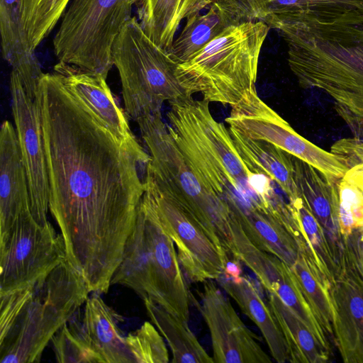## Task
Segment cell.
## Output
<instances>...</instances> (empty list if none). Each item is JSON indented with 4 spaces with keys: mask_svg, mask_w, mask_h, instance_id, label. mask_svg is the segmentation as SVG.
Masks as SVG:
<instances>
[{
    "mask_svg": "<svg viewBox=\"0 0 363 363\" xmlns=\"http://www.w3.org/2000/svg\"><path fill=\"white\" fill-rule=\"evenodd\" d=\"M1 50L5 60L13 67L30 55L21 18V0H0Z\"/></svg>",
    "mask_w": 363,
    "mask_h": 363,
    "instance_id": "obj_29",
    "label": "cell"
},
{
    "mask_svg": "<svg viewBox=\"0 0 363 363\" xmlns=\"http://www.w3.org/2000/svg\"><path fill=\"white\" fill-rule=\"evenodd\" d=\"M147 313L171 349L172 363H212L213 359L179 319L149 298L143 299Z\"/></svg>",
    "mask_w": 363,
    "mask_h": 363,
    "instance_id": "obj_25",
    "label": "cell"
},
{
    "mask_svg": "<svg viewBox=\"0 0 363 363\" xmlns=\"http://www.w3.org/2000/svg\"><path fill=\"white\" fill-rule=\"evenodd\" d=\"M201 313L211 338L216 363H269L258 337L243 323L229 300L211 281L204 282Z\"/></svg>",
    "mask_w": 363,
    "mask_h": 363,
    "instance_id": "obj_13",
    "label": "cell"
},
{
    "mask_svg": "<svg viewBox=\"0 0 363 363\" xmlns=\"http://www.w3.org/2000/svg\"><path fill=\"white\" fill-rule=\"evenodd\" d=\"M233 24L238 23L213 1L206 13L199 12L186 18L185 26L168 53L177 65L186 62Z\"/></svg>",
    "mask_w": 363,
    "mask_h": 363,
    "instance_id": "obj_24",
    "label": "cell"
},
{
    "mask_svg": "<svg viewBox=\"0 0 363 363\" xmlns=\"http://www.w3.org/2000/svg\"><path fill=\"white\" fill-rule=\"evenodd\" d=\"M51 340L58 362H102L101 357L89 348L83 339L77 322L69 326L65 323Z\"/></svg>",
    "mask_w": 363,
    "mask_h": 363,
    "instance_id": "obj_30",
    "label": "cell"
},
{
    "mask_svg": "<svg viewBox=\"0 0 363 363\" xmlns=\"http://www.w3.org/2000/svg\"><path fill=\"white\" fill-rule=\"evenodd\" d=\"M343 178L363 191V162L349 167Z\"/></svg>",
    "mask_w": 363,
    "mask_h": 363,
    "instance_id": "obj_35",
    "label": "cell"
},
{
    "mask_svg": "<svg viewBox=\"0 0 363 363\" xmlns=\"http://www.w3.org/2000/svg\"><path fill=\"white\" fill-rule=\"evenodd\" d=\"M112 284L130 288L188 323L189 292L174 243L145 193Z\"/></svg>",
    "mask_w": 363,
    "mask_h": 363,
    "instance_id": "obj_3",
    "label": "cell"
},
{
    "mask_svg": "<svg viewBox=\"0 0 363 363\" xmlns=\"http://www.w3.org/2000/svg\"><path fill=\"white\" fill-rule=\"evenodd\" d=\"M338 216L343 238L363 230V191L343 177L337 181Z\"/></svg>",
    "mask_w": 363,
    "mask_h": 363,
    "instance_id": "obj_32",
    "label": "cell"
},
{
    "mask_svg": "<svg viewBox=\"0 0 363 363\" xmlns=\"http://www.w3.org/2000/svg\"><path fill=\"white\" fill-rule=\"evenodd\" d=\"M223 275L228 279H236L240 278L242 276L240 261L234 258H232V260H228Z\"/></svg>",
    "mask_w": 363,
    "mask_h": 363,
    "instance_id": "obj_36",
    "label": "cell"
},
{
    "mask_svg": "<svg viewBox=\"0 0 363 363\" xmlns=\"http://www.w3.org/2000/svg\"><path fill=\"white\" fill-rule=\"evenodd\" d=\"M225 122L245 136L271 143L323 173L333 180L342 179L348 167L339 156L302 137L255 91L231 106Z\"/></svg>",
    "mask_w": 363,
    "mask_h": 363,
    "instance_id": "obj_10",
    "label": "cell"
},
{
    "mask_svg": "<svg viewBox=\"0 0 363 363\" xmlns=\"http://www.w3.org/2000/svg\"><path fill=\"white\" fill-rule=\"evenodd\" d=\"M230 213L255 246L289 267L295 264L300 253L298 242L277 214L255 206H233Z\"/></svg>",
    "mask_w": 363,
    "mask_h": 363,
    "instance_id": "obj_19",
    "label": "cell"
},
{
    "mask_svg": "<svg viewBox=\"0 0 363 363\" xmlns=\"http://www.w3.org/2000/svg\"><path fill=\"white\" fill-rule=\"evenodd\" d=\"M55 72L65 86L84 103L120 140H136L126 115L112 94L106 78L65 64L57 63Z\"/></svg>",
    "mask_w": 363,
    "mask_h": 363,
    "instance_id": "obj_17",
    "label": "cell"
},
{
    "mask_svg": "<svg viewBox=\"0 0 363 363\" xmlns=\"http://www.w3.org/2000/svg\"><path fill=\"white\" fill-rule=\"evenodd\" d=\"M269 30L263 21L233 24L191 59L177 65L176 77L191 96L233 106L255 89L260 51Z\"/></svg>",
    "mask_w": 363,
    "mask_h": 363,
    "instance_id": "obj_4",
    "label": "cell"
},
{
    "mask_svg": "<svg viewBox=\"0 0 363 363\" xmlns=\"http://www.w3.org/2000/svg\"><path fill=\"white\" fill-rule=\"evenodd\" d=\"M333 333L342 359L363 363V284L346 267L332 286Z\"/></svg>",
    "mask_w": 363,
    "mask_h": 363,
    "instance_id": "obj_15",
    "label": "cell"
},
{
    "mask_svg": "<svg viewBox=\"0 0 363 363\" xmlns=\"http://www.w3.org/2000/svg\"><path fill=\"white\" fill-rule=\"evenodd\" d=\"M0 237L30 211L28 184L16 128L2 123L0 132Z\"/></svg>",
    "mask_w": 363,
    "mask_h": 363,
    "instance_id": "obj_16",
    "label": "cell"
},
{
    "mask_svg": "<svg viewBox=\"0 0 363 363\" xmlns=\"http://www.w3.org/2000/svg\"><path fill=\"white\" fill-rule=\"evenodd\" d=\"M139 0H72L53 38L59 63L107 78L116 38Z\"/></svg>",
    "mask_w": 363,
    "mask_h": 363,
    "instance_id": "obj_8",
    "label": "cell"
},
{
    "mask_svg": "<svg viewBox=\"0 0 363 363\" xmlns=\"http://www.w3.org/2000/svg\"><path fill=\"white\" fill-rule=\"evenodd\" d=\"M345 268H351L363 284V230L353 232L345 239Z\"/></svg>",
    "mask_w": 363,
    "mask_h": 363,
    "instance_id": "obj_33",
    "label": "cell"
},
{
    "mask_svg": "<svg viewBox=\"0 0 363 363\" xmlns=\"http://www.w3.org/2000/svg\"><path fill=\"white\" fill-rule=\"evenodd\" d=\"M294 179L303 201L323 227L341 274L345 241L339 223L337 181L327 178L307 162L292 156Z\"/></svg>",
    "mask_w": 363,
    "mask_h": 363,
    "instance_id": "obj_14",
    "label": "cell"
},
{
    "mask_svg": "<svg viewBox=\"0 0 363 363\" xmlns=\"http://www.w3.org/2000/svg\"><path fill=\"white\" fill-rule=\"evenodd\" d=\"M65 259L61 233L26 213L0 237V294L37 281Z\"/></svg>",
    "mask_w": 363,
    "mask_h": 363,
    "instance_id": "obj_9",
    "label": "cell"
},
{
    "mask_svg": "<svg viewBox=\"0 0 363 363\" xmlns=\"http://www.w3.org/2000/svg\"><path fill=\"white\" fill-rule=\"evenodd\" d=\"M289 202L295 210L302 235L317 266L333 285L341 272L323 227L301 197Z\"/></svg>",
    "mask_w": 363,
    "mask_h": 363,
    "instance_id": "obj_27",
    "label": "cell"
},
{
    "mask_svg": "<svg viewBox=\"0 0 363 363\" xmlns=\"http://www.w3.org/2000/svg\"><path fill=\"white\" fill-rule=\"evenodd\" d=\"M118 315L97 295L87 298L82 321L77 322L83 339L106 363H131L135 360L117 325Z\"/></svg>",
    "mask_w": 363,
    "mask_h": 363,
    "instance_id": "obj_18",
    "label": "cell"
},
{
    "mask_svg": "<svg viewBox=\"0 0 363 363\" xmlns=\"http://www.w3.org/2000/svg\"><path fill=\"white\" fill-rule=\"evenodd\" d=\"M89 293L85 280L67 259L33 282L31 295L0 338V362H38L48 343Z\"/></svg>",
    "mask_w": 363,
    "mask_h": 363,
    "instance_id": "obj_5",
    "label": "cell"
},
{
    "mask_svg": "<svg viewBox=\"0 0 363 363\" xmlns=\"http://www.w3.org/2000/svg\"><path fill=\"white\" fill-rule=\"evenodd\" d=\"M213 0H139L138 20L145 34L167 52L184 18L211 6Z\"/></svg>",
    "mask_w": 363,
    "mask_h": 363,
    "instance_id": "obj_22",
    "label": "cell"
},
{
    "mask_svg": "<svg viewBox=\"0 0 363 363\" xmlns=\"http://www.w3.org/2000/svg\"><path fill=\"white\" fill-rule=\"evenodd\" d=\"M268 294V305L284 336L293 363H324L330 351L306 324L275 294Z\"/></svg>",
    "mask_w": 363,
    "mask_h": 363,
    "instance_id": "obj_23",
    "label": "cell"
},
{
    "mask_svg": "<svg viewBox=\"0 0 363 363\" xmlns=\"http://www.w3.org/2000/svg\"><path fill=\"white\" fill-rule=\"evenodd\" d=\"M218 279L222 288L259 328L274 359L278 363L290 362L284 336L269 305L265 304L251 281L242 276L232 279L222 275Z\"/></svg>",
    "mask_w": 363,
    "mask_h": 363,
    "instance_id": "obj_21",
    "label": "cell"
},
{
    "mask_svg": "<svg viewBox=\"0 0 363 363\" xmlns=\"http://www.w3.org/2000/svg\"><path fill=\"white\" fill-rule=\"evenodd\" d=\"M35 101L49 178V210L65 255L90 292L106 293L122 261L145 191L150 155L118 139L63 83L43 77Z\"/></svg>",
    "mask_w": 363,
    "mask_h": 363,
    "instance_id": "obj_1",
    "label": "cell"
},
{
    "mask_svg": "<svg viewBox=\"0 0 363 363\" xmlns=\"http://www.w3.org/2000/svg\"><path fill=\"white\" fill-rule=\"evenodd\" d=\"M331 152L341 157L349 167L363 162V139L345 138L337 141Z\"/></svg>",
    "mask_w": 363,
    "mask_h": 363,
    "instance_id": "obj_34",
    "label": "cell"
},
{
    "mask_svg": "<svg viewBox=\"0 0 363 363\" xmlns=\"http://www.w3.org/2000/svg\"><path fill=\"white\" fill-rule=\"evenodd\" d=\"M113 64L118 71L127 114L134 120L161 111L162 104L188 96L176 75L177 64L133 16L116 38Z\"/></svg>",
    "mask_w": 363,
    "mask_h": 363,
    "instance_id": "obj_7",
    "label": "cell"
},
{
    "mask_svg": "<svg viewBox=\"0 0 363 363\" xmlns=\"http://www.w3.org/2000/svg\"><path fill=\"white\" fill-rule=\"evenodd\" d=\"M264 23L286 42L300 86L325 91L356 138H363V11L328 21L274 15Z\"/></svg>",
    "mask_w": 363,
    "mask_h": 363,
    "instance_id": "obj_2",
    "label": "cell"
},
{
    "mask_svg": "<svg viewBox=\"0 0 363 363\" xmlns=\"http://www.w3.org/2000/svg\"><path fill=\"white\" fill-rule=\"evenodd\" d=\"M72 0H21V18L30 52L48 37Z\"/></svg>",
    "mask_w": 363,
    "mask_h": 363,
    "instance_id": "obj_28",
    "label": "cell"
},
{
    "mask_svg": "<svg viewBox=\"0 0 363 363\" xmlns=\"http://www.w3.org/2000/svg\"><path fill=\"white\" fill-rule=\"evenodd\" d=\"M145 191L163 228L172 239L184 274L192 282L218 279L229 256L201 225L145 176Z\"/></svg>",
    "mask_w": 363,
    "mask_h": 363,
    "instance_id": "obj_11",
    "label": "cell"
},
{
    "mask_svg": "<svg viewBox=\"0 0 363 363\" xmlns=\"http://www.w3.org/2000/svg\"><path fill=\"white\" fill-rule=\"evenodd\" d=\"M12 112L19 150L25 167L30 212L40 225H46L49 210V178L40 114L36 101L25 91L18 72L10 77Z\"/></svg>",
    "mask_w": 363,
    "mask_h": 363,
    "instance_id": "obj_12",
    "label": "cell"
},
{
    "mask_svg": "<svg viewBox=\"0 0 363 363\" xmlns=\"http://www.w3.org/2000/svg\"><path fill=\"white\" fill-rule=\"evenodd\" d=\"M228 130L238 153L250 169L267 176L289 201L300 197L291 155L267 142L251 139L232 127Z\"/></svg>",
    "mask_w": 363,
    "mask_h": 363,
    "instance_id": "obj_20",
    "label": "cell"
},
{
    "mask_svg": "<svg viewBox=\"0 0 363 363\" xmlns=\"http://www.w3.org/2000/svg\"><path fill=\"white\" fill-rule=\"evenodd\" d=\"M129 350L139 363H167L169 354L162 336L149 322L125 337Z\"/></svg>",
    "mask_w": 363,
    "mask_h": 363,
    "instance_id": "obj_31",
    "label": "cell"
},
{
    "mask_svg": "<svg viewBox=\"0 0 363 363\" xmlns=\"http://www.w3.org/2000/svg\"><path fill=\"white\" fill-rule=\"evenodd\" d=\"M291 269L326 334L328 336L333 335L332 284L320 270L313 256L306 250L300 251L296 262Z\"/></svg>",
    "mask_w": 363,
    "mask_h": 363,
    "instance_id": "obj_26",
    "label": "cell"
},
{
    "mask_svg": "<svg viewBox=\"0 0 363 363\" xmlns=\"http://www.w3.org/2000/svg\"><path fill=\"white\" fill-rule=\"evenodd\" d=\"M136 121L150 155L145 176L189 213L212 240L232 257L230 210L204 191L163 121L161 111Z\"/></svg>",
    "mask_w": 363,
    "mask_h": 363,
    "instance_id": "obj_6",
    "label": "cell"
}]
</instances>
